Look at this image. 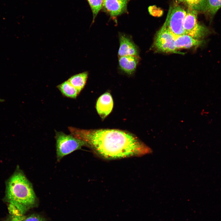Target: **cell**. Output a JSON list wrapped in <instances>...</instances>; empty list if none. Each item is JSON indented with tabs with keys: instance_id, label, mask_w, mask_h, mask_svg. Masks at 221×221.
I'll use <instances>...</instances> for the list:
<instances>
[{
	"instance_id": "1",
	"label": "cell",
	"mask_w": 221,
	"mask_h": 221,
	"mask_svg": "<svg viewBox=\"0 0 221 221\" xmlns=\"http://www.w3.org/2000/svg\"><path fill=\"white\" fill-rule=\"evenodd\" d=\"M70 134L83 141L99 155L107 159L138 157L152 149L135 135L116 129L85 130L68 127Z\"/></svg>"
},
{
	"instance_id": "2",
	"label": "cell",
	"mask_w": 221,
	"mask_h": 221,
	"mask_svg": "<svg viewBox=\"0 0 221 221\" xmlns=\"http://www.w3.org/2000/svg\"><path fill=\"white\" fill-rule=\"evenodd\" d=\"M6 199L22 215L37 201L32 184L20 171L16 172L8 181Z\"/></svg>"
},
{
	"instance_id": "3",
	"label": "cell",
	"mask_w": 221,
	"mask_h": 221,
	"mask_svg": "<svg viewBox=\"0 0 221 221\" xmlns=\"http://www.w3.org/2000/svg\"><path fill=\"white\" fill-rule=\"evenodd\" d=\"M56 155L59 161L63 157L75 150L86 145L83 141L71 134H67L62 131H55Z\"/></svg>"
},
{
	"instance_id": "4",
	"label": "cell",
	"mask_w": 221,
	"mask_h": 221,
	"mask_svg": "<svg viewBox=\"0 0 221 221\" xmlns=\"http://www.w3.org/2000/svg\"><path fill=\"white\" fill-rule=\"evenodd\" d=\"M186 12L180 6L170 7L163 26L175 36L184 34L183 24Z\"/></svg>"
},
{
	"instance_id": "5",
	"label": "cell",
	"mask_w": 221,
	"mask_h": 221,
	"mask_svg": "<svg viewBox=\"0 0 221 221\" xmlns=\"http://www.w3.org/2000/svg\"><path fill=\"white\" fill-rule=\"evenodd\" d=\"M186 12L183 24L184 34L201 40L209 34V30L198 21L197 11L188 8Z\"/></svg>"
},
{
	"instance_id": "6",
	"label": "cell",
	"mask_w": 221,
	"mask_h": 221,
	"mask_svg": "<svg viewBox=\"0 0 221 221\" xmlns=\"http://www.w3.org/2000/svg\"><path fill=\"white\" fill-rule=\"evenodd\" d=\"M175 36L162 26L157 32L154 39V45L159 52L178 53L175 45Z\"/></svg>"
},
{
	"instance_id": "7",
	"label": "cell",
	"mask_w": 221,
	"mask_h": 221,
	"mask_svg": "<svg viewBox=\"0 0 221 221\" xmlns=\"http://www.w3.org/2000/svg\"><path fill=\"white\" fill-rule=\"evenodd\" d=\"M119 39L120 45L118 54L119 57L129 55L138 56L137 48L130 37L120 33Z\"/></svg>"
},
{
	"instance_id": "8",
	"label": "cell",
	"mask_w": 221,
	"mask_h": 221,
	"mask_svg": "<svg viewBox=\"0 0 221 221\" xmlns=\"http://www.w3.org/2000/svg\"><path fill=\"white\" fill-rule=\"evenodd\" d=\"M130 0H103V6L112 16L120 15L126 10Z\"/></svg>"
},
{
	"instance_id": "9",
	"label": "cell",
	"mask_w": 221,
	"mask_h": 221,
	"mask_svg": "<svg viewBox=\"0 0 221 221\" xmlns=\"http://www.w3.org/2000/svg\"><path fill=\"white\" fill-rule=\"evenodd\" d=\"M113 106V102L111 95L109 93H106L98 99L96 109L101 118L103 119L111 112Z\"/></svg>"
},
{
	"instance_id": "10",
	"label": "cell",
	"mask_w": 221,
	"mask_h": 221,
	"mask_svg": "<svg viewBox=\"0 0 221 221\" xmlns=\"http://www.w3.org/2000/svg\"><path fill=\"white\" fill-rule=\"evenodd\" d=\"M204 42V40L196 39L188 35L184 34L175 36V45L177 50L199 46Z\"/></svg>"
},
{
	"instance_id": "11",
	"label": "cell",
	"mask_w": 221,
	"mask_h": 221,
	"mask_svg": "<svg viewBox=\"0 0 221 221\" xmlns=\"http://www.w3.org/2000/svg\"><path fill=\"white\" fill-rule=\"evenodd\" d=\"M138 62V56H125L118 59L119 66L121 70L126 74L131 75L135 71Z\"/></svg>"
},
{
	"instance_id": "12",
	"label": "cell",
	"mask_w": 221,
	"mask_h": 221,
	"mask_svg": "<svg viewBox=\"0 0 221 221\" xmlns=\"http://www.w3.org/2000/svg\"><path fill=\"white\" fill-rule=\"evenodd\" d=\"M88 76V72H84L72 76L68 80L80 92L86 84Z\"/></svg>"
},
{
	"instance_id": "13",
	"label": "cell",
	"mask_w": 221,
	"mask_h": 221,
	"mask_svg": "<svg viewBox=\"0 0 221 221\" xmlns=\"http://www.w3.org/2000/svg\"><path fill=\"white\" fill-rule=\"evenodd\" d=\"M57 87L63 95L70 98H76L80 93L68 80L57 85Z\"/></svg>"
},
{
	"instance_id": "14",
	"label": "cell",
	"mask_w": 221,
	"mask_h": 221,
	"mask_svg": "<svg viewBox=\"0 0 221 221\" xmlns=\"http://www.w3.org/2000/svg\"><path fill=\"white\" fill-rule=\"evenodd\" d=\"M185 3L189 8L198 11H205L207 0H179Z\"/></svg>"
},
{
	"instance_id": "15",
	"label": "cell",
	"mask_w": 221,
	"mask_h": 221,
	"mask_svg": "<svg viewBox=\"0 0 221 221\" xmlns=\"http://www.w3.org/2000/svg\"><path fill=\"white\" fill-rule=\"evenodd\" d=\"M221 7V0H207L205 11L213 16Z\"/></svg>"
},
{
	"instance_id": "16",
	"label": "cell",
	"mask_w": 221,
	"mask_h": 221,
	"mask_svg": "<svg viewBox=\"0 0 221 221\" xmlns=\"http://www.w3.org/2000/svg\"><path fill=\"white\" fill-rule=\"evenodd\" d=\"M91 8L93 15V22L103 7V0H87Z\"/></svg>"
},
{
	"instance_id": "17",
	"label": "cell",
	"mask_w": 221,
	"mask_h": 221,
	"mask_svg": "<svg viewBox=\"0 0 221 221\" xmlns=\"http://www.w3.org/2000/svg\"><path fill=\"white\" fill-rule=\"evenodd\" d=\"M22 221H45L41 216L37 215H31L27 217H25Z\"/></svg>"
},
{
	"instance_id": "18",
	"label": "cell",
	"mask_w": 221,
	"mask_h": 221,
	"mask_svg": "<svg viewBox=\"0 0 221 221\" xmlns=\"http://www.w3.org/2000/svg\"><path fill=\"white\" fill-rule=\"evenodd\" d=\"M3 101H4L3 100V99H0V102H3Z\"/></svg>"
},
{
	"instance_id": "19",
	"label": "cell",
	"mask_w": 221,
	"mask_h": 221,
	"mask_svg": "<svg viewBox=\"0 0 221 221\" xmlns=\"http://www.w3.org/2000/svg\"></svg>"
}]
</instances>
